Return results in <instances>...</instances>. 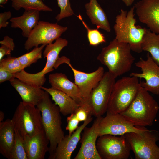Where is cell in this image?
<instances>
[{
	"mask_svg": "<svg viewBox=\"0 0 159 159\" xmlns=\"http://www.w3.org/2000/svg\"><path fill=\"white\" fill-rule=\"evenodd\" d=\"M131 51L128 44L114 39L102 48L97 59L116 78L130 70L135 60Z\"/></svg>",
	"mask_w": 159,
	"mask_h": 159,
	"instance_id": "6da1fadb",
	"label": "cell"
},
{
	"mask_svg": "<svg viewBox=\"0 0 159 159\" xmlns=\"http://www.w3.org/2000/svg\"><path fill=\"white\" fill-rule=\"evenodd\" d=\"M36 106L41 112L43 128L49 141L48 159H51L58 144L64 136L62 127L61 113L59 106L52 102L46 91Z\"/></svg>",
	"mask_w": 159,
	"mask_h": 159,
	"instance_id": "7a4b0ae2",
	"label": "cell"
},
{
	"mask_svg": "<svg viewBox=\"0 0 159 159\" xmlns=\"http://www.w3.org/2000/svg\"><path fill=\"white\" fill-rule=\"evenodd\" d=\"M135 11L134 6L128 11L121 9L116 17L113 29L115 39L128 44L132 51L139 53L143 51L142 44L147 28L136 25Z\"/></svg>",
	"mask_w": 159,
	"mask_h": 159,
	"instance_id": "3957f363",
	"label": "cell"
},
{
	"mask_svg": "<svg viewBox=\"0 0 159 159\" xmlns=\"http://www.w3.org/2000/svg\"><path fill=\"white\" fill-rule=\"evenodd\" d=\"M159 110L157 102L141 87L129 106L120 114L135 126L145 127L152 125Z\"/></svg>",
	"mask_w": 159,
	"mask_h": 159,
	"instance_id": "277c9868",
	"label": "cell"
},
{
	"mask_svg": "<svg viewBox=\"0 0 159 159\" xmlns=\"http://www.w3.org/2000/svg\"><path fill=\"white\" fill-rule=\"evenodd\" d=\"M138 78L124 77L115 82L106 112L120 113L130 105L141 87Z\"/></svg>",
	"mask_w": 159,
	"mask_h": 159,
	"instance_id": "5b68a950",
	"label": "cell"
},
{
	"mask_svg": "<svg viewBox=\"0 0 159 159\" xmlns=\"http://www.w3.org/2000/svg\"><path fill=\"white\" fill-rule=\"evenodd\" d=\"M68 44V41L67 39L59 37L54 43L46 45L43 55L44 58H47V62L43 69L34 74L29 73L23 69L15 73V77L28 84L39 87L42 86L46 81L45 74L59 66L58 62L59 54Z\"/></svg>",
	"mask_w": 159,
	"mask_h": 159,
	"instance_id": "8992f818",
	"label": "cell"
},
{
	"mask_svg": "<svg viewBox=\"0 0 159 159\" xmlns=\"http://www.w3.org/2000/svg\"><path fill=\"white\" fill-rule=\"evenodd\" d=\"M15 130L23 138L32 136L44 129L41 112L35 106L21 102L11 119Z\"/></svg>",
	"mask_w": 159,
	"mask_h": 159,
	"instance_id": "52a82bcc",
	"label": "cell"
},
{
	"mask_svg": "<svg viewBox=\"0 0 159 159\" xmlns=\"http://www.w3.org/2000/svg\"><path fill=\"white\" fill-rule=\"evenodd\" d=\"M136 159H159V131L147 129L141 133L130 132L124 135Z\"/></svg>",
	"mask_w": 159,
	"mask_h": 159,
	"instance_id": "ba28073f",
	"label": "cell"
},
{
	"mask_svg": "<svg viewBox=\"0 0 159 159\" xmlns=\"http://www.w3.org/2000/svg\"><path fill=\"white\" fill-rule=\"evenodd\" d=\"M115 78L108 71L105 72L101 80L91 91L87 102L92 115L101 117L107 112Z\"/></svg>",
	"mask_w": 159,
	"mask_h": 159,
	"instance_id": "9c48e42d",
	"label": "cell"
},
{
	"mask_svg": "<svg viewBox=\"0 0 159 159\" xmlns=\"http://www.w3.org/2000/svg\"><path fill=\"white\" fill-rule=\"evenodd\" d=\"M96 146L101 159H127L131 150L124 135L106 134L99 136Z\"/></svg>",
	"mask_w": 159,
	"mask_h": 159,
	"instance_id": "30bf717a",
	"label": "cell"
},
{
	"mask_svg": "<svg viewBox=\"0 0 159 159\" xmlns=\"http://www.w3.org/2000/svg\"><path fill=\"white\" fill-rule=\"evenodd\" d=\"M66 26L60 25L57 23L39 21L32 30L24 44L25 49L29 50L40 44L52 43L60 37L67 30Z\"/></svg>",
	"mask_w": 159,
	"mask_h": 159,
	"instance_id": "8fae6325",
	"label": "cell"
},
{
	"mask_svg": "<svg viewBox=\"0 0 159 159\" xmlns=\"http://www.w3.org/2000/svg\"><path fill=\"white\" fill-rule=\"evenodd\" d=\"M97 129L99 137L106 134L122 135L130 132L141 133L147 129L135 126L120 113L108 112L105 117H101Z\"/></svg>",
	"mask_w": 159,
	"mask_h": 159,
	"instance_id": "7c38bea8",
	"label": "cell"
},
{
	"mask_svg": "<svg viewBox=\"0 0 159 159\" xmlns=\"http://www.w3.org/2000/svg\"><path fill=\"white\" fill-rule=\"evenodd\" d=\"M135 65L140 69L141 72H132L130 76L144 79L145 81L140 82L141 86L149 92L159 95V65L149 53L146 55V59L140 58Z\"/></svg>",
	"mask_w": 159,
	"mask_h": 159,
	"instance_id": "4fadbf2b",
	"label": "cell"
},
{
	"mask_svg": "<svg viewBox=\"0 0 159 159\" xmlns=\"http://www.w3.org/2000/svg\"><path fill=\"white\" fill-rule=\"evenodd\" d=\"M134 6L140 21L151 32L159 34V0H141Z\"/></svg>",
	"mask_w": 159,
	"mask_h": 159,
	"instance_id": "5bb4252c",
	"label": "cell"
},
{
	"mask_svg": "<svg viewBox=\"0 0 159 159\" xmlns=\"http://www.w3.org/2000/svg\"><path fill=\"white\" fill-rule=\"evenodd\" d=\"M73 72L74 83L77 86L81 97L87 102L92 90L95 87L103 76L104 70L102 66L99 67L95 71L90 73H85L74 68L70 62V60L66 63Z\"/></svg>",
	"mask_w": 159,
	"mask_h": 159,
	"instance_id": "9a60e30c",
	"label": "cell"
},
{
	"mask_svg": "<svg viewBox=\"0 0 159 159\" xmlns=\"http://www.w3.org/2000/svg\"><path fill=\"white\" fill-rule=\"evenodd\" d=\"M101 117H96L91 127H86L84 129L80 141L81 147L74 159H101L96 146L99 135L97 127Z\"/></svg>",
	"mask_w": 159,
	"mask_h": 159,
	"instance_id": "2e32d148",
	"label": "cell"
},
{
	"mask_svg": "<svg viewBox=\"0 0 159 159\" xmlns=\"http://www.w3.org/2000/svg\"><path fill=\"white\" fill-rule=\"evenodd\" d=\"M92 120V117L89 118L71 135L64 136L58 144L51 159H70L73 152L80 140L82 132Z\"/></svg>",
	"mask_w": 159,
	"mask_h": 159,
	"instance_id": "e0dca14e",
	"label": "cell"
},
{
	"mask_svg": "<svg viewBox=\"0 0 159 159\" xmlns=\"http://www.w3.org/2000/svg\"><path fill=\"white\" fill-rule=\"evenodd\" d=\"M28 159H44L48 152L49 141L43 129L32 136L24 138Z\"/></svg>",
	"mask_w": 159,
	"mask_h": 159,
	"instance_id": "ac0fdd59",
	"label": "cell"
},
{
	"mask_svg": "<svg viewBox=\"0 0 159 159\" xmlns=\"http://www.w3.org/2000/svg\"><path fill=\"white\" fill-rule=\"evenodd\" d=\"M10 82L24 103L36 106L44 95L45 91L37 85L27 83L16 78Z\"/></svg>",
	"mask_w": 159,
	"mask_h": 159,
	"instance_id": "d6986e66",
	"label": "cell"
},
{
	"mask_svg": "<svg viewBox=\"0 0 159 159\" xmlns=\"http://www.w3.org/2000/svg\"><path fill=\"white\" fill-rule=\"evenodd\" d=\"M48 78L52 87L67 94L79 104L84 101L77 86L74 82L70 80L65 74L62 73H52L49 74Z\"/></svg>",
	"mask_w": 159,
	"mask_h": 159,
	"instance_id": "ffe728a7",
	"label": "cell"
},
{
	"mask_svg": "<svg viewBox=\"0 0 159 159\" xmlns=\"http://www.w3.org/2000/svg\"><path fill=\"white\" fill-rule=\"evenodd\" d=\"M40 87L51 96L64 116L74 113L80 105L68 95L60 90L52 87L49 88L42 86Z\"/></svg>",
	"mask_w": 159,
	"mask_h": 159,
	"instance_id": "44dd1931",
	"label": "cell"
},
{
	"mask_svg": "<svg viewBox=\"0 0 159 159\" xmlns=\"http://www.w3.org/2000/svg\"><path fill=\"white\" fill-rule=\"evenodd\" d=\"M39 15L40 11H25L22 15L10 19L11 27L21 29L23 36L27 38L39 22Z\"/></svg>",
	"mask_w": 159,
	"mask_h": 159,
	"instance_id": "7402d4cb",
	"label": "cell"
},
{
	"mask_svg": "<svg viewBox=\"0 0 159 159\" xmlns=\"http://www.w3.org/2000/svg\"><path fill=\"white\" fill-rule=\"evenodd\" d=\"M15 132L11 119L0 122V153L9 159L15 140Z\"/></svg>",
	"mask_w": 159,
	"mask_h": 159,
	"instance_id": "603a6c76",
	"label": "cell"
},
{
	"mask_svg": "<svg viewBox=\"0 0 159 159\" xmlns=\"http://www.w3.org/2000/svg\"><path fill=\"white\" fill-rule=\"evenodd\" d=\"M86 13L92 23L108 32L111 28L108 19L104 10L97 0H90L85 5Z\"/></svg>",
	"mask_w": 159,
	"mask_h": 159,
	"instance_id": "cb8c5ba5",
	"label": "cell"
},
{
	"mask_svg": "<svg viewBox=\"0 0 159 159\" xmlns=\"http://www.w3.org/2000/svg\"><path fill=\"white\" fill-rule=\"evenodd\" d=\"M143 51L149 53L152 59L159 65V34L147 29L142 44Z\"/></svg>",
	"mask_w": 159,
	"mask_h": 159,
	"instance_id": "d4e9b609",
	"label": "cell"
},
{
	"mask_svg": "<svg viewBox=\"0 0 159 159\" xmlns=\"http://www.w3.org/2000/svg\"><path fill=\"white\" fill-rule=\"evenodd\" d=\"M10 0L11 1V6L16 11L23 8L25 11L36 10L45 12L52 11V9L46 5L42 0Z\"/></svg>",
	"mask_w": 159,
	"mask_h": 159,
	"instance_id": "484cf974",
	"label": "cell"
},
{
	"mask_svg": "<svg viewBox=\"0 0 159 159\" xmlns=\"http://www.w3.org/2000/svg\"><path fill=\"white\" fill-rule=\"evenodd\" d=\"M46 45L43 44L39 47H35L30 52L18 57L23 69L36 63L39 59L42 58V51Z\"/></svg>",
	"mask_w": 159,
	"mask_h": 159,
	"instance_id": "4316f807",
	"label": "cell"
},
{
	"mask_svg": "<svg viewBox=\"0 0 159 159\" xmlns=\"http://www.w3.org/2000/svg\"><path fill=\"white\" fill-rule=\"evenodd\" d=\"M15 130V142L9 159H28L25 148L24 139L18 131Z\"/></svg>",
	"mask_w": 159,
	"mask_h": 159,
	"instance_id": "83f0119b",
	"label": "cell"
},
{
	"mask_svg": "<svg viewBox=\"0 0 159 159\" xmlns=\"http://www.w3.org/2000/svg\"><path fill=\"white\" fill-rule=\"evenodd\" d=\"M77 17L82 21L87 31V37L90 45L96 46L101 43L105 42L106 39L103 34L101 33L98 29L90 28L83 21L82 16L79 14Z\"/></svg>",
	"mask_w": 159,
	"mask_h": 159,
	"instance_id": "f1b7e54d",
	"label": "cell"
},
{
	"mask_svg": "<svg viewBox=\"0 0 159 159\" xmlns=\"http://www.w3.org/2000/svg\"><path fill=\"white\" fill-rule=\"evenodd\" d=\"M23 69L18 57H12L9 55L0 61V70L15 74Z\"/></svg>",
	"mask_w": 159,
	"mask_h": 159,
	"instance_id": "f546056e",
	"label": "cell"
},
{
	"mask_svg": "<svg viewBox=\"0 0 159 159\" xmlns=\"http://www.w3.org/2000/svg\"><path fill=\"white\" fill-rule=\"evenodd\" d=\"M70 0H57L58 6L60 9V12L55 17L57 21L64 18L73 15L74 12L72 9Z\"/></svg>",
	"mask_w": 159,
	"mask_h": 159,
	"instance_id": "4dcf8cb0",
	"label": "cell"
},
{
	"mask_svg": "<svg viewBox=\"0 0 159 159\" xmlns=\"http://www.w3.org/2000/svg\"><path fill=\"white\" fill-rule=\"evenodd\" d=\"M0 61L5 55H10L15 47L13 39L8 36H5L0 41Z\"/></svg>",
	"mask_w": 159,
	"mask_h": 159,
	"instance_id": "1f68e13d",
	"label": "cell"
},
{
	"mask_svg": "<svg viewBox=\"0 0 159 159\" xmlns=\"http://www.w3.org/2000/svg\"><path fill=\"white\" fill-rule=\"evenodd\" d=\"M80 121H85L92 115L91 109L87 102L84 101L74 113Z\"/></svg>",
	"mask_w": 159,
	"mask_h": 159,
	"instance_id": "d6a6232c",
	"label": "cell"
},
{
	"mask_svg": "<svg viewBox=\"0 0 159 159\" xmlns=\"http://www.w3.org/2000/svg\"><path fill=\"white\" fill-rule=\"evenodd\" d=\"M67 125L66 127V130H68L69 135H71L78 127V124L80 122L77 118L74 113L70 114L67 117Z\"/></svg>",
	"mask_w": 159,
	"mask_h": 159,
	"instance_id": "836d02e7",
	"label": "cell"
},
{
	"mask_svg": "<svg viewBox=\"0 0 159 159\" xmlns=\"http://www.w3.org/2000/svg\"><path fill=\"white\" fill-rule=\"evenodd\" d=\"M12 14L9 11H5L0 13V29L7 26L9 22L7 21L11 18Z\"/></svg>",
	"mask_w": 159,
	"mask_h": 159,
	"instance_id": "e575fe53",
	"label": "cell"
},
{
	"mask_svg": "<svg viewBox=\"0 0 159 159\" xmlns=\"http://www.w3.org/2000/svg\"><path fill=\"white\" fill-rule=\"evenodd\" d=\"M15 74L7 71L0 70V83H1L6 81H10L15 78Z\"/></svg>",
	"mask_w": 159,
	"mask_h": 159,
	"instance_id": "d590c367",
	"label": "cell"
},
{
	"mask_svg": "<svg viewBox=\"0 0 159 159\" xmlns=\"http://www.w3.org/2000/svg\"><path fill=\"white\" fill-rule=\"evenodd\" d=\"M127 6H129L132 4L135 0H121Z\"/></svg>",
	"mask_w": 159,
	"mask_h": 159,
	"instance_id": "8d00e7d4",
	"label": "cell"
},
{
	"mask_svg": "<svg viewBox=\"0 0 159 159\" xmlns=\"http://www.w3.org/2000/svg\"><path fill=\"white\" fill-rule=\"evenodd\" d=\"M4 117V113L1 111H0V122L3 121Z\"/></svg>",
	"mask_w": 159,
	"mask_h": 159,
	"instance_id": "74e56055",
	"label": "cell"
},
{
	"mask_svg": "<svg viewBox=\"0 0 159 159\" xmlns=\"http://www.w3.org/2000/svg\"><path fill=\"white\" fill-rule=\"evenodd\" d=\"M8 0H0V4L4 5L6 4Z\"/></svg>",
	"mask_w": 159,
	"mask_h": 159,
	"instance_id": "f35d334b",
	"label": "cell"
}]
</instances>
